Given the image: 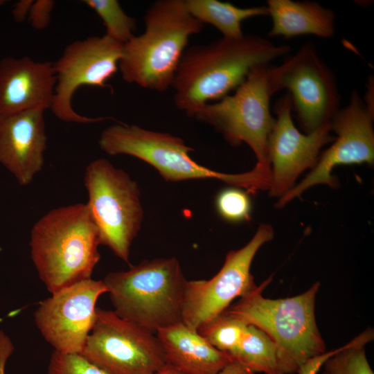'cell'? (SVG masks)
<instances>
[{"label":"cell","instance_id":"6da1fadb","mask_svg":"<svg viewBox=\"0 0 374 374\" xmlns=\"http://www.w3.org/2000/svg\"><path fill=\"white\" fill-rule=\"evenodd\" d=\"M254 35L220 39L186 49L172 87L176 107L190 116L201 106L219 100L235 90L251 70L290 52Z\"/></svg>","mask_w":374,"mask_h":374},{"label":"cell","instance_id":"7a4b0ae2","mask_svg":"<svg viewBox=\"0 0 374 374\" xmlns=\"http://www.w3.org/2000/svg\"><path fill=\"white\" fill-rule=\"evenodd\" d=\"M98 231L86 204L51 210L30 232V254L39 276L53 294L89 279L100 259Z\"/></svg>","mask_w":374,"mask_h":374},{"label":"cell","instance_id":"3957f363","mask_svg":"<svg viewBox=\"0 0 374 374\" xmlns=\"http://www.w3.org/2000/svg\"><path fill=\"white\" fill-rule=\"evenodd\" d=\"M145 30L123 44L118 69L124 81L162 92L172 85L190 37L204 25L185 0H159L144 15Z\"/></svg>","mask_w":374,"mask_h":374},{"label":"cell","instance_id":"277c9868","mask_svg":"<svg viewBox=\"0 0 374 374\" xmlns=\"http://www.w3.org/2000/svg\"><path fill=\"white\" fill-rule=\"evenodd\" d=\"M270 280L240 298L226 311L264 331L278 348L281 373L292 374L308 359L326 352L314 312L320 284L316 282L305 292L292 297L271 299L262 296Z\"/></svg>","mask_w":374,"mask_h":374},{"label":"cell","instance_id":"5b68a950","mask_svg":"<svg viewBox=\"0 0 374 374\" xmlns=\"http://www.w3.org/2000/svg\"><path fill=\"white\" fill-rule=\"evenodd\" d=\"M186 281L175 257L143 260L103 280L117 315L155 334L181 322Z\"/></svg>","mask_w":374,"mask_h":374},{"label":"cell","instance_id":"8992f818","mask_svg":"<svg viewBox=\"0 0 374 374\" xmlns=\"http://www.w3.org/2000/svg\"><path fill=\"white\" fill-rule=\"evenodd\" d=\"M98 144L107 154H127L148 163L166 181L216 179L249 193H255L264 185L262 174L255 168L239 174L215 171L195 161L190 156L193 149L181 138L136 125L120 123L107 127Z\"/></svg>","mask_w":374,"mask_h":374},{"label":"cell","instance_id":"52a82bcc","mask_svg":"<svg viewBox=\"0 0 374 374\" xmlns=\"http://www.w3.org/2000/svg\"><path fill=\"white\" fill-rule=\"evenodd\" d=\"M271 67L256 66L232 94L201 106L190 116L213 127L233 146L247 143L257 159L256 166L269 172L268 139L275 123L270 100L276 92Z\"/></svg>","mask_w":374,"mask_h":374},{"label":"cell","instance_id":"ba28073f","mask_svg":"<svg viewBox=\"0 0 374 374\" xmlns=\"http://www.w3.org/2000/svg\"><path fill=\"white\" fill-rule=\"evenodd\" d=\"M84 183L89 197L86 204L100 244L127 262L144 217L138 184L123 170L102 158L88 164Z\"/></svg>","mask_w":374,"mask_h":374},{"label":"cell","instance_id":"9c48e42d","mask_svg":"<svg viewBox=\"0 0 374 374\" xmlns=\"http://www.w3.org/2000/svg\"><path fill=\"white\" fill-rule=\"evenodd\" d=\"M80 355L108 374H153L166 363L155 333L100 308Z\"/></svg>","mask_w":374,"mask_h":374},{"label":"cell","instance_id":"30bf717a","mask_svg":"<svg viewBox=\"0 0 374 374\" xmlns=\"http://www.w3.org/2000/svg\"><path fill=\"white\" fill-rule=\"evenodd\" d=\"M273 237L272 227L260 224L246 245L226 253L222 267L211 278L187 280L181 322L198 331L226 310L235 299L244 297L253 291L257 285L250 271L252 261L258 249Z\"/></svg>","mask_w":374,"mask_h":374},{"label":"cell","instance_id":"8fae6325","mask_svg":"<svg viewBox=\"0 0 374 374\" xmlns=\"http://www.w3.org/2000/svg\"><path fill=\"white\" fill-rule=\"evenodd\" d=\"M123 44L104 35L76 40L65 47L62 55L53 66L56 84L51 109L60 120L65 122L91 123L109 117L91 118L76 113L71 102L75 91L81 86L100 88L118 70Z\"/></svg>","mask_w":374,"mask_h":374},{"label":"cell","instance_id":"7c38bea8","mask_svg":"<svg viewBox=\"0 0 374 374\" xmlns=\"http://www.w3.org/2000/svg\"><path fill=\"white\" fill-rule=\"evenodd\" d=\"M271 73L276 92L287 90L292 109L306 133L330 123L340 109L335 75L312 43L303 44L280 65L271 66Z\"/></svg>","mask_w":374,"mask_h":374},{"label":"cell","instance_id":"4fadbf2b","mask_svg":"<svg viewBox=\"0 0 374 374\" xmlns=\"http://www.w3.org/2000/svg\"><path fill=\"white\" fill-rule=\"evenodd\" d=\"M373 109L353 91L349 103L339 109L330 121L331 129L337 134L332 145L319 158L312 170L301 183L280 197V208L300 196L305 190L317 184L337 186L332 176L334 168L340 165H372L374 161Z\"/></svg>","mask_w":374,"mask_h":374},{"label":"cell","instance_id":"5bb4252c","mask_svg":"<svg viewBox=\"0 0 374 374\" xmlns=\"http://www.w3.org/2000/svg\"><path fill=\"white\" fill-rule=\"evenodd\" d=\"M107 293L103 280L91 278L74 283L44 300L34 314L39 332L55 349L80 354L96 317V302Z\"/></svg>","mask_w":374,"mask_h":374},{"label":"cell","instance_id":"9a60e30c","mask_svg":"<svg viewBox=\"0 0 374 374\" xmlns=\"http://www.w3.org/2000/svg\"><path fill=\"white\" fill-rule=\"evenodd\" d=\"M292 105L288 93L275 104V123L269 136L268 155L271 168L270 194L280 197L293 188L298 176L313 168L321 148L332 142L331 124L326 123L310 133L303 134L292 118Z\"/></svg>","mask_w":374,"mask_h":374},{"label":"cell","instance_id":"2e32d148","mask_svg":"<svg viewBox=\"0 0 374 374\" xmlns=\"http://www.w3.org/2000/svg\"><path fill=\"white\" fill-rule=\"evenodd\" d=\"M44 111L36 108L0 116V163L21 186L29 184L44 166Z\"/></svg>","mask_w":374,"mask_h":374},{"label":"cell","instance_id":"e0dca14e","mask_svg":"<svg viewBox=\"0 0 374 374\" xmlns=\"http://www.w3.org/2000/svg\"><path fill=\"white\" fill-rule=\"evenodd\" d=\"M56 77L50 62L28 57L0 61V116L42 108L51 109Z\"/></svg>","mask_w":374,"mask_h":374},{"label":"cell","instance_id":"ac0fdd59","mask_svg":"<svg viewBox=\"0 0 374 374\" xmlns=\"http://www.w3.org/2000/svg\"><path fill=\"white\" fill-rule=\"evenodd\" d=\"M156 335L166 362L186 374H218L232 362L182 322L161 328Z\"/></svg>","mask_w":374,"mask_h":374},{"label":"cell","instance_id":"d6986e66","mask_svg":"<svg viewBox=\"0 0 374 374\" xmlns=\"http://www.w3.org/2000/svg\"><path fill=\"white\" fill-rule=\"evenodd\" d=\"M267 15L271 19L270 37H291L312 35L329 38L335 31L333 11L321 4L310 1L269 0Z\"/></svg>","mask_w":374,"mask_h":374},{"label":"cell","instance_id":"ffe728a7","mask_svg":"<svg viewBox=\"0 0 374 374\" xmlns=\"http://www.w3.org/2000/svg\"><path fill=\"white\" fill-rule=\"evenodd\" d=\"M190 14L200 21L217 29L222 37L240 39L242 32V22L251 17L267 15L266 6L240 8L229 2L217 0H185Z\"/></svg>","mask_w":374,"mask_h":374},{"label":"cell","instance_id":"44dd1931","mask_svg":"<svg viewBox=\"0 0 374 374\" xmlns=\"http://www.w3.org/2000/svg\"><path fill=\"white\" fill-rule=\"evenodd\" d=\"M229 357L253 373L282 374L276 344L253 325L248 324L240 343Z\"/></svg>","mask_w":374,"mask_h":374},{"label":"cell","instance_id":"7402d4cb","mask_svg":"<svg viewBox=\"0 0 374 374\" xmlns=\"http://www.w3.org/2000/svg\"><path fill=\"white\" fill-rule=\"evenodd\" d=\"M373 339L367 330L342 346L323 364L328 374H373L367 360L364 345Z\"/></svg>","mask_w":374,"mask_h":374},{"label":"cell","instance_id":"603a6c76","mask_svg":"<svg viewBox=\"0 0 374 374\" xmlns=\"http://www.w3.org/2000/svg\"><path fill=\"white\" fill-rule=\"evenodd\" d=\"M247 326L225 310L197 332L213 347L229 357L240 343Z\"/></svg>","mask_w":374,"mask_h":374},{"label":"cell","instance_id":"cb8c5ba5","mask_svg":"<svg viewBox=\"0 0 374 374\" xmlns=\"http://www.w3.org/2000/svg\"><path fill=\"white\" fill-rule=\"evenodd\" d=\"M84 2L100 17L107 36L123 44L135 36L136 19L125 12L118 1L85 0Z\"/></svg>","mask_w":374,"mask_h":374},{"label":"cell","instance_id":"d4e9b609","mask_svg":"<svg viewBox=\"0 0 374 374\" xmlns=\"http://www.w3.org/2000/svg\"><path fill=\"white\" fill-rule=\"evenodd\" d=\"M215 206L222 218L232 223L250 219L252 203L249 193L238 187L230 186L221 190L216 195Z\"/></svg>","mask_w":374,"mask_h":374},{"label":"cell","instance_id":"484cf974","mask_svg":"<svg viewBox=\"0 0 374 374\" xmlns=\"http://www.w3.org/2000/svg\"><path fill=\"white\" fill-rule=\"evenodd\" d=\"M48 374H108L80 354H66L54 351Z\"/></svg>","mask_w":374,"mask_h":374},{"label":"cell","instance_id":"4316f807","mask_svg":"<svg viewBox=\"0 0 374 374\" xmlns=\"http://www.w3.org/2000/svg\"><path fill=\"white\" fill-rule=\"evenodd\" d=\"M55 2L52 0L33 1L28 19L33 28L41 30L46 28L51 21Z\"/></svg>","mask_w":374,"mask_h":374},{"label":"cell","instance_id":"83f0119b","mask_svg":"<svg viewBox=\"0 0 374 374\" xmlns=\"http://www.w3.org/2000/svg\"><path fill=\"white\" fill-rule=\"evenodd\" d=\"M337 349L326 352L323 354L316 356L308 359L303 364H302L297 371L298 374H317L321 367L323 365L325 362L332 355L339 352L341 349Z\"/></svg>","mask_w":374,"mask_h":374},{"label":"cell","instance_id":"f1b7e54d","mask_svg":"<svg viewBox=\"0 0 374 374\" xmlns=\"http://www.w3.org/2000/svg\"><path fill=\"white\" fill-rule=\"evenodd\" d=\"M34 1L21 0L17 2L12 11L13 19L17 22H23L28 17Z\"/></svg>","mask_w":374,"mask_h":374},{"label":"cell","instance_id":"f546056e","mask_svg":"<svg viewBox=\"0 0 374 374\" xmlns=\"http://www.w3.org/2000/svg\"><path fill=\"white\" fill-rule=\"evenodd\" d=\"M218 374H254L251 370L240 364L232 361L224 367Z\"/></svg>","mask_w":374,"mask_h":374},{"label":"cell","instance_id":"4dcf8cb0","mask_svg":"<svg viewBox=\"0 0 374 374\" xmlns=\"http://www.w3.org/2000/svg\"><path fill=\"white\" fill-rule=\"evenodd\" d=\"M153 374H186L169 363H166Z\"/></svg>","mask_w":374,"mask_h":374},{"label":"cell","instance_id":"1f68e13d","mask_svg":"<svg viewBox=\"0 0 374 374\" xmlns=\"http://www.w3.org/2000/svg\"><path fill=\"white\" fill-rule=\"evenodd\" d=\"M324 374H328V373L326 372H325Z\"/></svg>","mask_w":374,"mask_h":374}]
</instances>
